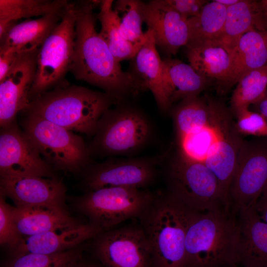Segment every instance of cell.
<instances>
[{
    "instance_id": "cell-1",
    "label": "cell",
    "mask_w": 267,
    "mask_h": 267,
    "mask_svg": "<svg viewBox=\"0 0 267 267\" xmlns=\"http://www.w3.org/2000/svg\"><path fill=\"white\" fill-rule=\"evenodd\" d=\"M101 0L74 2L76 36L69 71L75 79L100 88L120 103L144 90L130 73L124 71L96 30L94 8Z\"/></svg>"
},
{
    "instance_id": "cell-2",
    "label": "cell",
    "mask_w": 267,
    "mask_h": 267,
    "mask_svg": "<svg viewBox=\"0 0 267 267\" xmlns=\"http://www.w3.org/2000/svg\"><path fill=\"white\" fill-rule=\"evenodd\" d=\"M119 103L107 92L65 83L31 101L24 111L73 132L93 135L103 113Z\"/></svg>"
},
{
    "instance_id": "cell-3",
    "label": "cell",
    "mask_w": 267,
    "mask_h": 267,
    "mask_svg": "<svg viewBox=\"0 0 267 267\" xmlns=\"http://www.w3.org/2000/svg\"><path fill=\"white\" fill-rule=\"evenodd\" d=\"M239 238L236 217L222 208L191 211L185 240L183 267H233Z\"/></svg>"
},
{
    "instance_id": "cell-4",
    "label": "cell",
    "mask_w": 267,
    "mask_h": 267,
    "mask_svg": "<svg viewBox=\"0 0 267 267\" xmlns=\"http://www.w3.org/2000/svg\"><path fill=\"white\" fill-rule=\"evenodd\" d=\"M166 191L154 197L138 218L150 243L152 267H183L191 212Z\"/></svg>"
},
{
    "instance_id": "cell-5",
    "label": "cell",
    "mask_w": 267,
    "mask_h": 267,
    "mask_svg": "<svg viewBox=\"0 0 267 267\" xmlns=\"http://www.w3.org/2000/svg\"><path fill=\"white\" fill-rule=\"evenodd\" d=\"M153 134L144 112L121 103L103 113L88 146L91 157H133L148 145Z\"/></svg>"
},
{
    "instance_id": "cell-6",
    "label": "cell",
    "mask_w": 267,
    "mask_h": 267,
    "mask_svg": "<svg viewBox=\"0 0 267 267\" xmlns=\"http://www.w3.org/2000/svg\"><path fill=\"white\" fill-rule=\"evenodd\" d=\"M22 127L52 169L83 173L93 162L88 145L72 131L29 113Z\"/></svg>"
},
{
    "instance_id": "cell-7",
    "label": "cell",
    "mask_w": 267,
    "mask_h": 267,
    "mask_svg": "<svg viewBox=\"0 0 267 267\" xmlns=\"http://www.w3.org/2000/svg\"><path fill=\"white\" fill-rule=\"evenodd\" d=\"M164 169L166 192L181 205L197 212L226 209L219 181L204 164L176 155Z\"/></svg>"
},
{
    "instance_id": "cell-8",
    "label": "cell",
    "mask_w": 267,
    "mask_h": 267,
    "mask_svg": "<svg viewBox=\"0 0 267 267\" xmlns=\"http://www.w3.org/2000/svg\"><path fill=\"white\" fill-rule=\"evenodd\" d=\"M154 194L143 188L108 187L87 191L74 200L77 210L103 231L141 215Z\"/></svg>"
},
{
    "instance_id": "cell-9",
    "label": "cell",
    "mask_w": 267,
    "mask_h": 267,
    "mask_svg": "<svg viewBox=\"0 0 267 267\" xmlns=\"http://www.w3.org/2000/svg\"><path fill=\"white\" fill-rule=\"evenodd\" d=\"M75 36L72 2L39 49L35 78L29 93L30 102L49 89L66 83L64 77L72 62Z\"/></svg>"
},
{
    "instance_id": "cell-10",
    "label": "cell",
    "mask_w": 267,
    "mask_h": 267,
    "mask_svg": "<svg viewBox=\"0 0 267 267\" xmlns=\"http://www.w3.org/2000/svg\"><path fill=\"white\" fill-rule=\"evenodd\" d=\"M155 157H109L92 162L83 172L87 191L108 187L144 188L156 180L158 167L167 155Z\"/></svg>"
},
{
    "instance_id": "cell-11",
    "label": "cell",
    "mask_w": 267,
    "mask_h": 267,
    "mask_svg": "<svg viewBox=\"0 0 267 267\" xmlns=\"http://www.w3.org/2000/svg\"><path fill=\"white\" fill-rule=\"evenodd\" d=\"M93 239V253L104 267H152L151 246L139 224L104 231Z\"/></svg>"
},
{
    "instance_id": "cell-12",
    "label": "cell",
    "mask_w": 267,
    "mask_h": 267,
    "mask_svg": "<svg viewBox=\"0 0 267 267\" xmlns=\"http://www.w3.org/2000/svg\"><path fill=\"white\" fill-rule=\"evenodd\" d=\"M267 185V141L246 142L229 191L230 211L255 207Z\"/></svg>"
},
{
    "instance_id": "cell-13",
    "label": "cell",
    "mask_w": 267,
    "mask_h": 267,
    "mask_svg": "<svg viewBox=\"0 0 267 267\" xmlns=\"http://www.w3.org/2000/svg\"><path fill=\"white\" fill-rule=\"evenodd\" d=\"M51 167L16 121L0 128V176L54 177Z\"/></svg>"
},
{
    "instance_id": "cell-14",
    "label": "cell",
    "mask_w": 267,
    "mask_h": 267,
    "mask_svg": "<svg viewBox=\"0 0 267 267\" xmlns=\"http://www.w3.org/2000/svg\"><path fill=\"white\" fill-rule=\"evenodd\" d=\"M39 48L22 51L0 81V128L15 121L17 113L25 111L30 102L29 93L35 78Z\"/></svg>"
},
{
    "instance_id": "cell-15",
    "label": "cell",
    "mask_w": 267,
    "mask_h": 267,
    "mask_svg": "<svg viewBox=\"0 0 267 267\" xmlns=\"http://www.w3.org/2000/svg\"><path fill=\"white\" fill-rule=\"evenodd\" d=\"M0 191L16 207L48 205L65 208L67 188L55 177H0Z\"/></svg>"
},
{
    "instance_id": "cell-16",
    "label": "cell",
    "mask_w": 267,
    "mask_h": 267,
    "mask_svg": "<svg viewBox=\"0 0 267 267\" xmlns=\"http://www.w3.org/2000/svg\"><path fill=\"white\" fill-rule=\"evenodd\" d=\"M143 20L153 32L156 46L166 53L175 55L186 46L189 39L187 19L182 17L165 0L144 2Z\"/></svg>"
},
{
    "instance_id": "cell-17",
    "label": "cell",
    "mask_w": 267,
    "mask_h": 267,
    "mask_svg": "<svg viewBox=\"0 0 267 267\" xmlns=\"http://www.w3.org/2000/svg\"><path fill=\"white\" fill-rule=\"evenodd\" d=\"M211 119L206 126L176 137L177 155L188 161L204 164L214 153L222 134L224 125L230 116L222 103L209 98Z\"/></svg>"
},
{
    "instance_id": "cell-18",
    "label": "cell",
    "mask_w": 267,
    "mask_h": 267,
    "mask_svg": "<svg viewBox=\"0 0 267 267\" xmlns=\"http://www.w3.org/2000/svg\"><path fill=\"white\" fill-rule=\"evenodd\" d=\"M103 231L89 222L73 228L49 231L22 237L10 248L11 258L26 254H52L77 247Z\"/></svg>"
},
{
    "instance_id": "cell-19",
    "label": "cell",
    "mask_w": 267,
    "mask_h": 267,
    "mask_svg": "<svg viewBox=\"0 0 267 267\" xmlns=\"http://www.w3.org/2000/svg\"><path fill=\"white\" fill-rule=\"evenodd\" d=\"M239 238L235 265L238 267H267V223L255 207L238 214Z\"/></svg>"
},
{
    "instance_id": "cell-20",
    "label": "cell",
    "mask_w": 267,
    "mask_h": 267,
    "mask_svg": "<svg viewBox=\"0 0 267 267\" xmlns=\"http://www.w3.org/2000/svg\"><path fill=\"white\" fill-rule=\"evenodd\" d=\"M13 218L22 237L49 231L73 228L82 223L65 208L48 205L13 208Z\"/></svg>"
},
{
    "instance_id": "cell-21",
    "label": "cell",
    "mask_w": 267,
    "mask_h": 267,
    "mask_svg": "<svg viewBox=\"0 0 267 267\" xmlns=\"http://www.w3.org/2000/svg\"><path fill=\"white\" fill-rule=\"evenodd\" d=\"M147 39L132 59V72L143 90L152 92L159 109L167 111L171 105L164 92L162 81V60L156 48L154 35L147 29Z\"/></svg>"
},
{
    "instance_id": "cell-22",
    "label": "cell",
    "mask_w": 267,
    "mask_h": 267,
    "mask_svg": "<svg viewBox=\"0 0 267 267\" xmlns=\"http://www.w3.org/2000/svg\"><path fill=\"white\" fill-rule=\"evenodd\" d=\"M230 56L231 68L225 88L236 84L246 73L267 65V29L244 34Z\"/></svg>"
},
{
    "instance_id": "cell-23",
    "label": "cell",
    "mask_w": 267,
    "mask_h": 267,
    "mask_svg": "<svg viewBox=\"0 0 267 267\" xmlns=\"http://www.w3.org/2000/svg\"><path fill=\"white\" fill-rule=\"evenodd\" d=\"M267 29V18L261 9L259 2L240 0L227 8L226 16L220 44L231 54L241 37L252 30Z\"/></svg>"
},
{
    "instance_id": "cell-24",
    "label": "cell",
    "mask_w": 267,
    "mask_h": 267,
    "mask_svg": "<svg viewBox=\"0 0 267 267\" xmlns=\"http://www.w3.org/2000/svg\"><path fill=\"white\" fill-rule=\"evenodd\" d=\"M162 81L165 94L171 105L198 96L207 84V78L190 64L169 58L162 60Z\"/></svg>"
},
{
    "instance_id": "cell-25",
    "label": "cell",
    "mask_w": 267,
    "mask_h": 267,
    "mask_svg": "<svg viewBox=\"0 0 267 267\" xmlns=\"http://www.w3.org/2000/svg\"><path fill=\"white\" fill-rule=\"evenodd\" d=\"M63 15L52 14L16 23L0 39V48L23 51L40 47Z\"/></svg>"
},
{
    "instance_id": "cell-26",
    "label": "cell",
    "mask_w": 267,
    "mask_h": 267,
    "mask_svg": "<svg viewBox=\"0 0 267 267\" xmlns=\"http://www.w3.org/2000/svg\"><path fill=\"white\" fill-rule=\"evenodd\" d=\"M187 48V58L194 70L207 78L216 79L223 87L231 65V56L228 51L219 43Z\"/></svg>"
},
{
    "instance_id": "cell-27",
    "label": "cell",
    "mask_w": 267,
    "mask_h": 267,
    "mask_svg": "<svg viewBox=\"0 0 267 267\" xmlns=\"http://www.w3.org/2000/svg\"><path fill=\"white\" fill-rule=\"evenodd\" d=\"M226 12V7L214 0L205 4L197 15L188 18L189 39L186 46L220 44Z\"/></svg>"
},
{
    "instance_id": "cell-28",
    "label": "cell",
    "mask_w": 267,
    "mask_h": 267,
    "mask_svg": "<svg viewBox=\"0 0 267 267\" xmlns=\"http://www.w3.org/2000/svg\"><path fill=\"white\" fill-rule=\"evenodd\" d=\"M72 3L66 0H0V23L24 18L63 15Z\"/></svg>"
},
{
    "instance_id": "cell-29",
    "label": "cell",
    "mask_w": 267,
    "mask_h": 267,
    "mask_svg": "<svg viewBox=\"0 0 267 267\" xmlns=\"http://www.w3.org/2000/svg\"><path fill=\"white\" fill-rule=\"evenodd\" d=\"M113 3L112 0H101L96 17L101 26L100 36L113 55L120 62L124 60L132 59L141 47L132 44L121 35L113 10Z\"/></svg>"
},
{
    "instance_id": "cell-30",
    "label": "cell",
    "mask_w": 267,
    "mask_h": 267,
    "mask_svg": "<svg viewBox=\"0 0 267 267\" xmlns=\"http://www.w3.org/2000/svg\"><path fill=\"white\" fill-rule=\"evenodd\" d=\"M176 137L207 125L211 119L208 97L196 96L179 101L173 112Z\"/></svg>"
},
{
    "instance_id": "cell-31",
    "label": "cell",
    "mask_w": 267,
    "mask_h": 267,
    "mask_svg": "<svg viewBox=\"0 0 267 267\" xmlns=\"http://www.w3.org/2000/svg\"><path fill=\"white\" fill-rule=\"evenodd\" d=\"M144 1L138 0H118L113 5L119 30L123 38L132 44L141 47L147 34L142 28Z\"/></svg>"
},
{
    "instance_id": "cell-32",
    "label": "cell",
    "mask_w": 267,
    "mask_h": 267,
    "mask_svg": "<svg viewBox=\"0 0 267 267\" xmlns=\"http://www.w3.org/2000/svg\"><path fill=\"white\" fill-rule=\"evenodd\" d=\"M230 99L235 115L249 109L259 101L267 92V65L244 74L237 83Z\"/></svg>"
},
{
    "instance_id": "cell-33",
    "label": "cell",
    "mask_w": 267,
    "mask_h": 267,
    "mask_svg": "<svg viewBox=\"0 0 267 267\" xmlns=\"http://www.w3.org/2000/svg\"><path fill=\"white\" fill-rule=\"evenodd\" d=\"M79 248L52 254H26L11 258L3 267H72L81 260Z\"/></svg>"
},
{
    "instance_id": "cell-34",
    "label": "cell",
    "mask_w": 267,
    "mask_h": 267,
    "mask_svg": "<svg viewBox=\"0 0 267 267\" xmlns=\"http://www.w3.org/2000/svg\"><path fill=\"white\" fill-rule=\"evenodd\" d=\"M13 208L0 196V244L9 249L22 238L17 229L14 218Z\"/></svg>"
},
{
    "instance_id": "cell-35",
    "label": "cell",
    "mask_w": 267,
    "mask_h": 267,
    "mask_svg": "<svg viewBox=\"0 0 267 267\" xmlns=\"http://www.w3.org/2000/svg\"><path fill=\"white\" fill-rule=\"evenodd\" d=\"M235 116V127L240 134L267 136V120L259 113L247 109Z\"/></svg>"
},
{
    "instance_id": "cell-36",
    "label": "cell",
    "mask_w": 267,
    "mask_h": 267,
    "mask_svg": "<svg viewBox=\"0 0 267 267\" xmlns=\"http://www.w3.org/2000/svg\"><path fill=\"white\" fill-rule=\"evenodd\" d=\"M175 11L186 19L197 15L208 2L205 0H165Z\"/></svg>"
},
{
    "instance_id": "cell-37",
    "label": "cell",
    "mask_w": 267,
    "mask_h": 267,
    "mask_svg": "<svg viewBox=\"0 0 267 267\" xmlns=\"http://www.w3.org/2000/svg\"><path fill=\"white\" fill-rule=\"evenodd\" d=\"M21 52L11 48H0V81L12 68Z\"/></svg>"
},
{
    "instance_id": "cell-38",
    "label": "cell",
    "mask_w": 267,
    "mask_h": 267,
    "mask_svg": "<svg viewBox=\"0 0 267 267\" xmlns=\"http://www.w3.org/2000/svg\"><path fill=\"white\" fill-rule=\"evenodd\" d=\"M256 210L261 219L267 223V185L257 201Z\"/></svg>"
},
{
    "instance_id": "cell-39",
    "label": "cell",
    "mask_w": 267,
    "mask_h": 267,
    "mask_svg": "<svg viewBox=\"0 0 267 267\" xmlns=\"http://www.w3.org/2000/svg\"><path fill=\"white\" fill-rule=\"evenodd\" d=\"M257 112L263 115L267 120V92L264 97L254 104Z\"/></svg>"
},
{
    "instance_id": "cell-40",
    "label": "cell",
    "mask_w": 267,
    "mask_h": 267,
    "mask_svg": "<svg viewBox=\"0 0 267 267\" xmlns=\"http://www.w3.org/2000/svg\"><path fill=\"white\" fill-rule=\"evenodd\" d=\"M74 267H103L100 265L85 261H80L75 264Z\"/></svg>"
},
{
    "instance_id": "cell-41",
    "label": "cell",
    "mask_w": 267,
    "mask_h": 267,
    "mask_svg": "<svg viewBox=\"0 0 267 267\" xmlns=\"http://www.w3.org/2000/svg\"><path fill=\"white\" fill-rule=\"evenodd\" d=\"M240 0H215L217 2L225 6L227 8L234 5L240 1Z\"/></svg>"
},
{
    "instance_id": "cell-42",
    "label": "cell",
    "mask_w": 267,
    "mask_h": 267,
    "mask_svg": "<svg viewBox=\"0 0 267 267\" xmlns=\"http://www.w3.org/2000/svg\"><path fill=\"white\" fill-rule=\"evenodd\" d=\"M260 6L264 14L267 18V0H262L259 2Z\"/></svg>"
},
{
    "instance_id": "cell-43",
    "label": "cell",
    "mask_w": 267,
    "mask_h": 267,
    "mask_svg": "<svg viewBox=\"0 0 267 267\" xmlns=\"http://www.w3.org/2000/svg\"><path fill=\"white\" fill-rule=\"evenodd\" d=\"M237 267V266H234V267Z\"/></svg>"
},
{
    "instance_id": "cell-44",
    "label": "cell",
    "mask_w": 267,
    "mask_h": 267,
    "mask_svg": "<svg viewBox=\"0 0 267 267\" xmlns=\"http://www.w3.org/2000/svg\"><path fill=\"white\" fill-rule=\"evenodd\" d=\"M75 265H74V266H75ZM74 266H73V267H74Z\"/></svg>"
},
{
    "instance_id": "cell-45",
    "label": "cell",
    "mask_w": 267,
    "mask_h": 267,
    "mask_svg": "<svg viewBox=\"0 0 267 267\" xmlns=\"http://www.w3.org/2000/svg\"><path fill=\"white\" fill-rule=\"evenodd\" d=\"M266 137H267V136Z\"/></svg>"
}]
</instances>
